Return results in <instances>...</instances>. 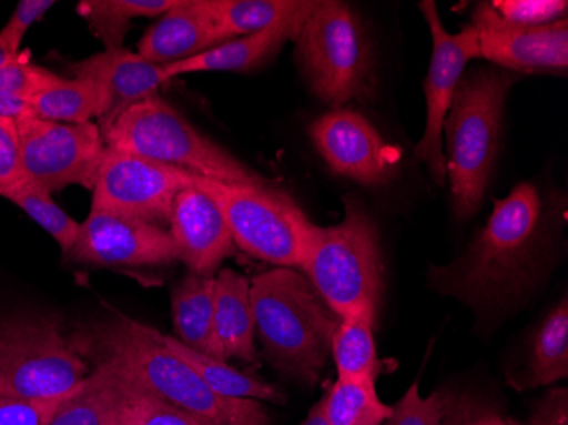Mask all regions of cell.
<instances>
[{"label":"cell","instance_id":"obj_1","mask_svg":"<svg viewBox=\"0 0 568 425\" xmlns=\"http://www.w3.org/2000/svg\"><path fill=\"white\" fill-rule=\"evenodd\" d=\"M548 236L544 198L535 184L521 182L494 203L493 215L462 257L430 267V284L475 310L507 305L532 286Z\"/></svg>","mask_w":568,"mask_h":425},{"label":"cell","instance_id":"obj_2","mask_svg":"<svg viewBox=\"0 0 568 425\" xmlns=\"http://www.w3.org/2000/svg\"><path fill=\"white\" fill-rule=\"evenodd\" d=\"M75 334L89 364L139 383L200 425H270L263 402L213 392L149 325L114 315L81 325Z\"/></svg>","mask_w":568,"mask_h":425},{"label":"cell","instance_id":"obj_3","mask_svg":"<svg viewBox=\"0 0 568 425\" xmlns=\"http://www.w3.org/2000/svg\"><path fill=\"white\" fill-rule=\"evenodd\" d=\"M255 338L281 375L315 385L332 356L341 316L305 274L274 267L251 281Z\"/></svg>","mask_w":568,"mask_h":425},{"label":"cell","instance_id":"obj_4","mask_svg":"<svg viewBox=\"0 0 568 425\" xmlns=\"http://www.w3.org/2000/svg\"><path fill=\"white\" fill-rule=\"evenodd\" d=\"M518 73L480 67L465 73L443 123L446 181L459 220L484 203L499 156L504 108Z\"/></svg>","mask_w":568,"mask_h":425},{"label":"cell","instance_id":"obj_5","mask_svg":"<svg viewBox=\"0 0 568 425\" xmlns=\"http://www.w3.org/2000/svg\"><path fill=\"white\" fill-rule=\"evenodd\" d=\"M300 271L341 318L376 312L383 286L378 229L365 208L346 200L343 222L312 223Z\"/></svg>","mask_w":568,"mask_h":425},{"label":"cell","instance_id":"obj_6","mask_svg":"<svg viewBox=\"0 0 568 425\" xmlns=\"http://www.w3.org/2000/svg\"><path fill=\"white\" fill-rule=\"evenodd\" d=\"M89 375L75 328L55 316L0 315V396L53 401Z\"/></svg>","mask_w":568,"mask_h":425},{"label":"cell","instance_id":"obj_7","mask_svg":"<svg viewBox=\"0 0 568 425\" xmlns=\"http://www.w3.org/2000/svg\"><path fill=\"white\" fill-rule=\"evenodd\" d=\"M104 143L120 152L145 156L213 181L254 188L271 185L237 156L200 133L159 95L121 114L104 133Z\"/></svg>","mask_w":568,"mask_h":425},{"label":"cell","instance_id":"obj_8","mask_svg":"<svg viewBox=\"0 0 568 425\" xmlns=\"http://www.w3.org/2000/svg\"><path fill=\"white\" fill-rule=\"evenodd\" d=\"M296 60L308 88L332 108L372 95V47L346 2H317L296 37Z\"/></svg>","mask_w":568,"mask_h":425},{"label":"cell","instance_id":"obj_9","mask_svg":"<svg viewBox=\"0 0 568 425\" xmlns=\"http://www.w3.org/2000/svg\"><path fill=\"white\" fill-rule=\"evenodd\" d=\"M225 216L235 245L276 267L300 271L312 222L302 208L273 185L226 184L194 175Z\"/></svg>","mask_w":568,"mask_h":425},{"label":"cell","instance_id":"obj_10","mask_svg":"<svg viewBox=\"0 0 568 425\" xmlns=\"http://www.w3.org/2000/svg\"><path fill=\"white\" fill-rule=\"evenodd\" d=\"M194 175L106 146L92 185L91 210L164 226L175 196L193 185Z\"/></svg>","mask_w":568,"mask_h":425},{"label":"cell","instance_id":"obj_11","mask_svg":"<svg viewBox=\"0 0 568 425\" xmlns=\"http://www.w3.org/2000/svg\"><path fill=\"white\" fill-rule=\"evenodd\" d=\"M18 131L26 182L50 194L73 184L92 190L106 152L98 124L30 117L18 121Z\"/></svg>","mask_w":568,"mask_h":425},{"label":"cell","instance_id":"obj_12","mask_svg":"<svg viewBox=\"0 0 568 425\" xmlns=\"http://www.w3.org/2000/svg\"><path fill=\"white\" fill-rule=\"evenodd\" d=\"M420 12L429 26L433 38L429 70L424 81L427 118L423 136L416 146V159L427 165L437 185H445L446 162L443 152V123L452 108L456 88L471 60L480 59V43L474 24L458 33H448L436 4L430 0L419 2Z\"/></svg>","mask_w":568,"mask_h":425},{"label":"cell","instance_id":"obj_13","mask_svg":"<svg viewBox=\"0 0 568 425\" xmlns=\"http://www.w3.org/2000/svg\"><path fill=\"white\" fill-rule=\"evenodd\" d=\"M65 261L91 267H159L178 261V251L164 226L91 210Z\"/></svg>","mask_w":568,"mask_h":425},{"label":"cell","instance_id":"obj_14","mask_svg":"<svg viewBox=\"0 0 568 425\" xmlns=\"http://www.w3.org/2000/svg\"><path fill=\"white\" fill-rule=\"evenodd\" d=\"M470 24L480 43V59L513 73H560L568 70V19L539 28L504 21L490 2L475 8Z\"/></svg>","mask_w":568,"mask_h":425},{"label":"cell","instance_id":"obj_15","mask_svg":"<svg viewBox=\"0 0 568 425\" xmlns=\"http://www.w3.org/2000/svg\"><path fill=\"white\" fill-rule=\"evenodd\" d=\"M310 136L325 164L361 185L388 184L397 171L390 146L363 114L334 108L310 127Z\"/></svg>","mask_w":568,"mask_h":425},{"label":"cell","instance_id":"obj_16","mask_svg":"<svg viewBox=\"0 0 568 425\" xmlns=\"http://www.w3.org/2000/svg\"><path fill=\"white\" fill-rule=\"evenodd\" d=\"M169 226L178 261L191 274L215 276L222 262L234 255L235 242L222 210L194 184L175 196Z\"/></svg>","mask_w":568,"mask_h":425},{"label":"cell","instance_id":"obj_17","mask_svg":"<svg viewBox=\"0 0 568 425\" xmlns=\"http://www.w3.org/2000/svg\"><path fill=\"white\" fill-rule=\"evenodd\" d=\"M70 72L77 79L98 82L108 95L106 113L99 118L102 139L114 121L132 110L133 105L158 98L165 84L164 69L140 57L128 48H108L89 59L70 63Z\"/></svg>","mask_w":568,"mask_h":425},{"label":"cell","instance_id":"obj_18","mask_svg":"<svg viewBox=\"0 0 568 425\" xmlns=\"http://www.w3.org/2000/svg\"><path fill=\"white\" fill-rule=\"evenodd\" d=\"M219 47L209 0H175V4L150 26L139 43V53L155 65H169Z\"/></svg>","mask_w":568,"mask_h":425},{"label":"cell","instance_id":"obj_19","mask_svg":"<svg viewBox=\"0 0 568 425\" xmlns=\"http://www.w3.org/2000/svg\"><path fill=\"white\" fill-rule=\"evenodd\" d=\"M315 6L317 2L310 0V4L302 12L270 26L266 30L225 41L200 55L162 67L165 82L187 73L251 72L257 69L280 50L284 41L298 37L303 22L312 14Z\"/></svg>","mask_w":568,"mask_h":425},{"label":"cell","instance_id":"obj_20","mask_svg":"<svg viewBox=\"0 0 568 425\" xmlns=\"http://www.w3.org/2000/svg\"><path fill=\"white\" fill-rule=\"evenodd\" d=\"M215 328L225 360L257 361L251 281L229 267L215 276Z\"/></svg>","mask_w":568,"mask_h":425},{"label":"cell","instance_id":"obj_21","mask_svg":"<svg viewBox=\"0 0 568 425\" xmlns=\"http://www.w3.org/2000/svg\"><path fill=\"white\" fill-rule=\"evenodd\" d=\"M175 338L191 350L226 361L215 328V276L190 274L172 290Z\"/></svg>","mask_w":568,"mask_h":425},{"label":"cell","instance_id":"obj_22","mask_svg":"<svg viewBox=\"0 0 568 425\" xmlns=\"http://www.w3.org/2000/svg\"><path fill=\"white\" fill-rule=\"evenodd\" d=\"M158 335L165 347H169L179 360H183L219 395L226 396V398H244V401L273 402V404L286 402V396L277 386L247 375V373H242V371L229 366L226 361L197 353L183 342L178 341L174 335L162 334L159 331Z\"/></svg>","mask_w":568,"mask_h":425},{"label":"cell","instance_id":"obj_23","mask_svg":"<svg viewBox=\"0 0 568 425\" xmlns=\"http://www.w3.org/2000/svg\"><path fill=\"white\" fill-rule=\"evenodd\" d=\"M567 376L568 303L564 296L532 335L531 353L519 388L554 385Z\"/></svg>","mask_w":568,"mask_h":425},{"label":"cell","instance_id":"obj_24","mask_svg":"<svg viewBox=\"0 0 568 425\" xmlns=\"http://www.w3.org/2000/svg\"><path fill=\"white\" fill-rule=\"evenodd\" d=\"M308 4L310 0H209L219 44L266 30Z\"/></svg>","mask_w":568,"mask_h":425},{"label":"cell","instance_id":"obj_25","mask_svg":"<svg viewBox=\"0 0 568 425\" xmlns=\"http://www.w3.org/2000/svg\"><path fill=\"white\" fill-rule=\"evenodd\" d=\"M376 312L361 310L341 318L339 327L332 338V357L337 367V378L376 382L382 373V364L376 356L375 328Z\"/></svg>","mask_w":568,"mask_h":425},{"label":"cell","instance_id":"obj_26","mask_svg":"<svg viewBox=\"0 0 568 425\" xmlns=\"http://www.w3.org/2000/svg\"><path fill=\"white\" fill-rule=\"evenodd\" d=\"M33 114L57 123H91L108 110V95L98 82L89 79H62L31 98Z\"/></svg>","mask_w":568,"mask_h":425},{"label":"cell","instance_id":"obj_27","mask_svg":"<svg viewBox=\"0 0 568 425\" xmlns=\"http://www.w3.org/2000/svg\"><path fill=\"white\" fill-rule=\"evenodd\" d=\"M101 371L106 382L108 392L116 411L120 425H200L186 412L179 411L169 402L162 401L139 383L124 376L111 373L104 367H94Z\"/></svg>","mask_w":568,"mask_h":425},{"label":"cell","instance_id":"obj_28","mask_svg":"<svg viewBox=\"0 0 568 425\" xmlns=\"http://www.w3.org/2000/svg\"><path fill=\"white\" fill-rule=\"evenodd\" d=\"M174 4L175 0H84L79 12L108 50L121 47L133 19L161 18Z\"/></svg>","mask_w":568,"mask_h":425},{"label":"cell","instance_id":"obj_29","mask_svg":"<svg viewBox=\"0 0 568 425\" xmlns=\"http://www.w3.org/2000/svg\"><path fill=\"white\" fill-rule=\"evenodd\" d=\"M328 425H383L392 407L376 395L375 383L337 378L322 398Z\"/></svg>","mask_w":568,"mask_h":425},{"label":"cell","instance_id":"obj_30","mask_svg":"<svg viewBox=\"0 0 568 425\" xmlns=\"http://www.w3.org/2000/svg\"><path fill=\"white\" fill-rule=\"evenodd\" d=\"M48 425H120L101 371L92 367L91 375L63 396Z\"/></svg>","mask_w":568,"mask_h":425},{"label":"cell","instance_id":"obj_31","mask_svg":"<svg viewBox=\"0 0 568 425\" xmlns=\"http://www.w3.org/2000/svg\"><path fill=\"white\" fill-rule=\"evenodd\" d=\"M4 198L21 208L26 215L55 239L62 249L63 257L69 254L75 244L81 223L67 215L65 211L51 200L50 193L24 181L16 190L9 191Z\"/></svg>","mask_w":568,"mask_h":425},{"label":"cell","instance_id":"obj_32","mask_svg":"<svg viewBox=\"0 0 568 425\" xmlns=\"http://www.w3.org/2000/svg\"><path fill=\"white\" fill-rule=\"evenodd\" d=\"M455 395L456 393L442 389L423 396L419 386L414 383L392 407L390 417L383 425H442Z\"/></svg>","mask_w":568,"mask_h":425},{"label":"cell","instance_id":"obj_33","mask_svg":"<svg viewBox=\"0 0 568 425\" xmlns=\"http://www.w3.org/2000/svg\"><path fill=\"white\" fill-rule=\"evenodd\" d=\"M494 11L514 26L539 28L567 19V0H494Z\"/></svg>","mask_w":568,"mask_h":425},{"label":"cell","instance_id":"obj_34","mask_svg":"<svg viewBox=\"0 0 568 425\" xmlns=\"http://www.w3.org/2000/svg\"><path fill=\"white\" fill-rule=\"evenodd\" d=\"M62 79L63 77L19 57L11 65L0 69V92L33 98L44 89L59 84Z\"/></svg>","mask_w":568,"mask_h":425},{"label":"cell","instance_id":"obj_35","mask_svg":"<svg viewBox=\"0 0 568 425\" xmlns=\"http://www.w3.org/2000/svg\"><path fill=\"white\" fill-rule=\"evenodd\" d=\"M442 425H521L493 402L478 396L455 395Z\"/></svg>","mask_w":568,"mask_h":425},{"label":"cell","instance_id":"obj_36","mask_svg":"<svg viewBox=\"0 0 568 425\" xmlns=\"http://www.w3.org/2000/svg\"><path fill=\"white\" fill-rule=\"evenodd\" d=\"M24 181L18 123L0 120V196L4 198Z\"/></svg>","mask_w":568,"mask_h":425},{"label":"cell","instance_id":"obj_37","mask_svg":"<svg viewBox=\"0 0 568 425\" xmlns=\"http://www.w3.org/2000/svg\"><path fill=\"white\" fill-rule=\"evenodd\" d=\"M62 398L21 401L0 396V425H48Z\"/></svg>","mask_w":568,"mask_h":425},{"label":"cell","instance_id":"obj_38","mask_svg":"<svg viewBox=\"0 0 568 425\" xmlns=\"http://www.w3.org/2000/svg\"><path fill=\"white\" fill-rule=\"evenodd\" d=\"M53 6H55L53 0H22V2H19L18 8L14 9V12H12L8 24L0 30V34L19 53V47H21L24 34Z\"/></svg>","mask_w":568,"mask_h":425},{"label":"cell","instance_id":"obj_39","mask_svg":"<svg viewBox=\"0 0 568 425\" xmlns=\"http://www.w3.org/2000/svg\"><path fill=\"white\" fill-rule=\"evenodd\" d=\"M529 425H568V392L557 388L548 392L532 411Z\"/></svg>","mask_w":568,"mask_h":425},{"label":"cell","instance_id":"obj_40","mask_svg":"<svg viewBox=\"0 0 568 425\" xmlns=\"http://www.w3.org/2000/svg\"><path fill=\"white\" fill-rule=\"evenodd\" d=\"M30 117H34L31 98L0 92V120H11L18 123L19 120Z\"/></svg>","mask_w":568,"mask_h":425},{"label":"cell","instance_id":"obj_41","mask_svg":"<svg viewBox=\"0 0 568 425\" xmlns=\"http://www.w3.org/2000/svg\"><path fill=\"white\" fill-rule=\"evenodd\" d=\"M19 59L18 51L4 40V37L0 34V69L11 65L12 62Z\"/></svg>","mask_w":568,"mask_h":425},{"label":"cell","instance_id":"obj_42","mask_svg":"<svg viewBox=\"0 0 568 425\" xmlns=\"http://www.w3.org/2000/svg\"><path fill=\"white\" fill-rule=\"evenodd\" d=\"M303 425H328L327 418L324 414V404L322 401L315 404L314 407L310 408L308 417L303 422Z\"/></svg>","mask_w":568,"mask_h":425}]
</instances>
